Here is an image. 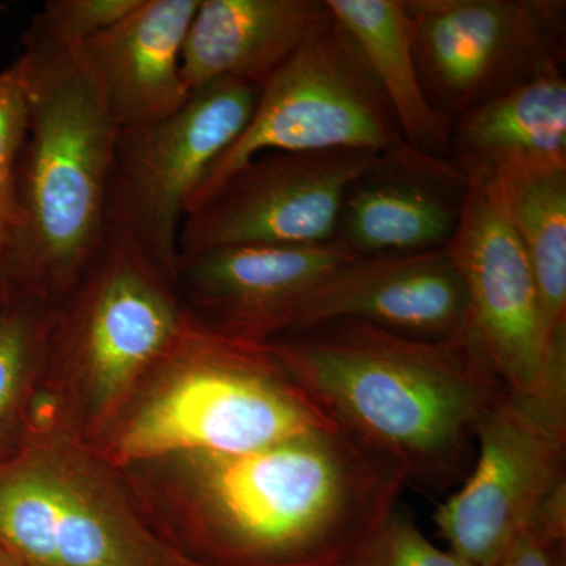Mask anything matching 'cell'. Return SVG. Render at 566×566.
Segmentation results:
<instances>
[{
  "instance_id": "obj_22",
  "label": "cell",
  "mask_w": 566,
  "mask_h": 566,
  "mask_svg": "<svg viewBox=\"0 0 566 566\" xmlns=\"http://www.w3.org/2000/svg\"><path fill=\"white\" fill-rule=\"evenodd\" d=\"M142 0H50L24 35L61 51H81L87 41L117 24Z\"/></svg>"
},
{
  "instance_id": "obj_6",
  "label": "cell",
  "mask_w": 566,
  "mask_h": 566,
  "mask_svg": "<svg viewBox=\"0 0 566 566\" xmlns=\"http://www.w3.org/2000/svg\"><path fill=\"white\" fill-rule=\"evenodd\" d=\"M0 565L203 566L151 526L120 471L39 397L24 442L0 460Z\"/></svg>"
},
{
  "instance_id": "obj_11",
  "label": "cell",
  "mask_w": 566,
  "mask_h": 566,
  "mask_svg": "<svg viewBox=\"0 0 566 566\" xmlns=\"http://www.w3.org/2000/svg\"><path fill=\"white\" fill-rule=\"evenodd\" d=\"M562 485L566 409L502 389L480 417L474 464L436 510V527L457 556L495 566Z\"/></svg>"
},
{
  "instance_id": "obj_1",
  "label": "cell",
  "mask_w": 566,
  "mask_h": 566,
  "mask_svg": "<svg viewBox=\"0 0 566 566\" xmlns=\"http://www.w3.org/2000/svg\"><path fill=\"white\" fill-rule=\"evenodd\" d=\"M120 474L151 526L203 566H338L408 486L394 458L340 424Z\"/></svg>"
},
{
  "instance_id": "obj_14",
  "label": "cell",
  "mask_w": 566,
  "mask_h": 566,
  "mask_svg": "<svg viewBox=\"0 0 566 566\" xmlns=\"http://www.w3.org/2000/svg\"><path fill=\"white\" fill-rule=\"evenodd\" d=\"M465 318L468 293L446 245L354 256L312 290L286 335L334 319H357L416 340L447 342L463 335Z\"/></svg>"
},
{
  "instance_id": "obj_18",
  "label": "cell",
  "mask_w": 566,
  "mask_h": 566,
  "mask_svg": "<svg viewBox=\"0 0 566 566\" xmlns=\"http://www.w3.org/2000/svg\"><path fill=\"white\" fill-rule=\"evenodd\" d=\"M449 158L468 178L512 167H566L565 71L474 107L452 125Z\"/></svg>"
},
{
  "instance_id": "obj_20",
  "label": "cell",
  "mask_w": 566,
  "mask_h": 566,
  "mask_svg": "<svg viewBox=\"0 0 566 566\" xmlns=\"http://www.w3.org/2000/svg\"><path fill=\"white\" fill-rule=\"evenodd\" d=\"M486 186L523 245L554 337L566 338V167L532 166L469 178Z\"/></svg>"
},
{
  "instance_id": "obj_7",
  "label": "cell",
  "mask_w": 566,
  "mask_h": 566,
  "mask_svg": "<svg viewBox=\"0 0 566 566\" xmlns=\"http://www.w3.org/2000/svg\"><path fill=\"white\" fill-rule=\"evenodd\" d=\"M259 93L260 85L251 82H207L172 114L118 129L107 223L172 279L189 205L214 163L244 132Z\"/></svg>"
},
{
  "instance_id": "obj_17",
  "label": "cell",
  "mask_w": 566,
  "mask_h": 566,
  "mask_svg": "<svg viewBox=\"0 0 566 566\" xmlns=\"http://www.w3.org/2000/svg\"><path fill=\"white\" fill-rule=\"evenodd\" d=\"M334 24L326 0H200L182 48V80L189 91L216 80L263 84Z\"/></svg>"
},
{
  "instance_id": "obj_24",
  "label": "cell",
  "mask_w": 566,
  "mask_h": 566,
  "mask_svg": "<svg viewBox=\"0 0 566 566\" xmlns=\"http://www.w3.org/2000/svg\"><path fill=\"white\" fill-rule=\"evenodd\" d=\"M566 485L539 506L495 566H565Z\"/></svg>"
},
{
  "instance_id": "obj_21",
  "label": "cell",
  "mask_w": 566,
  "mask_h": 566,
  "mask_svg": "<svg viewBox=\"0 0 566 566\" xmlns=\"http://www.w3.org/2000/svg\"><path fill=\"white\" fill-rule=\"evenodd\" d=\"M55 307L9 290L0 305V460L13 455L29 433Z\"/></svg>"
},
{
  "instance_id": "obj_12",
  "label": "cell",
  "mask_w": 566,
  "mask_h": 566,
  "mask_svg": "<svg viewBox=\"0 0 566 566\" xmlns=\"http://www.w3.org/2000/svg\"><path fill=\"white\" fill-rule=\"evenodd\" d=\"M379 153L367 148L268 151L234 170L186 214L178 255L245 244L334 240L345 193Z\"/></svg>"
},
{
  "instance_id": "obj_23",
  "label": "cell",
  "mask_w": 566,
  "mask_h": 566,
  "mask_svg": "<svg viewBox=\"0 0 566 566\" xmlns=\"http://www.w3.org/2000/svg\"><path fill=\"white\" fill-rule=\"evenodd\" d=\"M338 566H474L450 549H441L417 527L412 517L395 510L363 545Z\"/></svg>"
},
{
  "instance_id": "obj_13",
  "label": "cell",
  "mask_w": 566,
  "mask_h": 566,
  "mask_svg": "<svg viewBox=\"0 0 566 566\" xmlns=\"http://www.w3.org/2000/svg\"><path fill=\"white\" fill-rule=\"evenodd\" d=\"M354 256L338 240L227 245L178 255L174 281L197 323L223 337L268 345L292 331L305 297Z\"/></svg>"
},
{
  "instance_id": "obj_4",
  "label": "cell",
  "mask_w": 566,
  "mask_h": 566,
  "mask_svg": "<svg viewBox=\"0 0 566 566\" xmlns=\"http://www.w3.org/2000/svg\"><path fill=\"white\" fill-rule=\"evenodd\" d=\"M270 345L189 322L102 441L117 471L181 453H240L335 427Z\"/></svg>"
},
{
  "instance_id": "obj_8",
  "label": "cell",
  "mask_w": 566,
  "mask_h": 566,
  "mask_svg": "<svg viewBox=\"0 0 566 566\" xmlns=\"http://www.w3.org/2000/svg\"><path fill=\"white\" fill-rule=\"evenodd\" d=\"M403 142L364 52L335 21L260 84L251 120L211 167L188 212L262 153L387 151Z\"/></svg>"
},
{
  "instance_id": "obj_2",
  "label": "cell",
  "mask_w": 566,
  "mask_h": 566,
  "mask_svg": "<svg viewBox=\"0 0 566 566\" xmlns=\"http://www.w3.org/2000/svg\"><path fill=\"white\" fill-rule=\"evenodd\" d=\"M268 345L335 423L394 458L408 485L434 497L471 472L476 424L504 389L463 335L423 342L334 319Z\"/></svg>"
},
{
  "instance_id": "obj_9",
  "label": "cell",
  "mask_w": 566,
  "mask_h": 566,
  "mask_svg": "<svg viewBox=\"0 0 566 566\" xmlns=\"http://www.w3.org/2000/svg\"><path fill=\"white\" fill-rule=\"evenodd\" d=\"M424 96L450 126L480 104L565 71V2L405 0Z\"/></svg>"
},
{
  "instance_id": "obj_3",
  "label": "cell",
  "mask_w": 566,
  "mask_h": 566,
  "mask_svg": "<svg viewBox=\"0 0 566 566\" xmlns=\"http://www.w3.org/2000/svg\"><path fill=\"white\" fill-rule=\"evenodd\" d=\"M31 76L28 137L11 172L18 227L0 279L9 292L61 304L106 240L118 128L80 51L22 36Z\"/></svg>"
},
{
  "instance_id": "obj_16",
  "label": "cell",
  "mask_w": 566,
  "mask_h": 566,
  "mask_svg": "<svg viewBox=\"0 0 566 566\" xmlns=\"http://www.w3.org/2000/svg\"><path fill=\"white\" fill-rule=\"evenodd\" d=\"M200 0H142L80 51L118 129L172 114L188 99L181 73L186 36Z\"/></svg>"
},
{
  "instance_id": "obj_5",
  "label": "cell",
  "mask_w": 566,
  "mask_h": 566,
  "mask_svg": "<svg viewBox=\"0 0 566 566\" xmlns=\"http://www.w3.org/2000/svg\"><path fill=\"white\" fill-rule=\"evenodd\" d=\"M188 322L174 279L109 229L55 307L40 400L95 447Z\"/></svg>"
},
{
  "instance_id": "obj_28",
  "label": "cell",
  "mask_w": 566,
  "mask_h": 566,
  "mask_svg": "<svg viewBox=\"0 0 566 566\" xmlns=\"http://www.w3.org/2000/svg\"><path fill=\"white\" fill-rule=\"evenodd\" d=\"M0 566H2V565H0Z\"/></svg>"
},
{
  "instance_id": "obj_19",
  "label": "cell",
  "mask_w": 566,
  "mask_h": 566,
  "mask_svg": "<svg viewBox=\"0 0 566 566\" xmlns=\"http://www.w3.org/2000/svg\"><path fill=\"white\" fill-rule=\"evenodd\" d=\"M335 21L359 44L411 147L449 158L452 126L424 96L405 0H326Z\"/></svg>"
},
{
  "instance_id": "obj_26",
  "label": "cell",
  "mask_w": 566,
  "mask_h": 566,
  "mask_svg": "<svg viewBox=\"0 0 566 566\" xmlns=\"http://www.w3.org/2000/svg\"><path fill=\"white\" fill-rule=\"evenodd\" d=\"M18 227V203L11 177L0 178V264L9 252Z\"/></svg>"
},
{
  "instance_id": "obj_10",
  "label": "cell",
  "mask_w": 566,
  "mask_h": 566,
  "mask_svg": "<svg viewBox=\"0 0 566 566\" xmlns=\"http://www.w3.org/2000/svg\"><path fill=\"white\" fill-rule=\"evenodd\" d=\"M447 249L468 293L465 342L504 389L566 409V338L551 334L526 252L482 182L469 180Z\"/></svg>"
},
{
  "instance_id": "obj_27",
  "label": "cell",
  "mask_w": 566,
  "mask_h": 566,
  "mask_svg": "<svg viewBox=\"0 0 566 566\" xmlns=\"http://www.w3.org/2000/svg\"><path fill=\"white\" fill-rule=\"evenodd\" d=\"M7 289L3 285L2 279H0V305H2L3 300H6Z\"/></svg>"
},
{
  "instance_id": "obj_15",
  "label": "cell",
  "mask_w": 566,
  "mask_h": 566,
  "mask_svg": "<svg viewBox=\"0 0 566 566\" xmlns=\"http://www.w3.org/2000/svg\"><path fill=\"white\" fill-rule=\"evenodd\" d=\"M469 178L447 156L408 142L379 153L345 193L334 240L356 255L446 248L463 216Z\"/></svg>"
},
{
  "instance_id": "obj_25",
  "label": "cell",
  "mask_w": 566,
  "mask_h": 566,
  "mask_svg": "<svg viewBox=\"0 0 566 566\" xmlns=\"http://www.w3.org/2000/svg\"><path fill=\"white\" fill-rule=\"evenodd\" d=\"M31 120V76L20 55L0 70V178L11 177Z\"/></svg>"
}]
</instances>
